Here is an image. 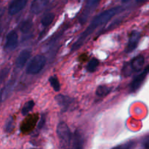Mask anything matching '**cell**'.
Instances as JSON below:
<instances>
[{
    "instance_id": "6da1fadb",
    "label": "cell",
    "mask_w": 149,
    "mask_h": 149,
    "mask_svg": "<svg viewBox=\"0 0 149 149\" xmlns=\"http://www.w3.org/2000/svg\"><path fill=\"white\" fill-rule=\"evenodd\" d=\"M122 10H123V7L121 6L113 7L112 8L108 9V10L102 12L100 14L94 17V18L92 20L89 26L87 27V29L79 35V36L77 38V40L73 44L71 48V52H74V51L79 49L97 28L107 23L115 15L119 14Z\"/></svg>"
},
{
    "instance_id": "7a4b0ae2",
    "label": "cell",
    "mask_w": 149,
    "mask_h": 149,
    "mask_svg": "<svg viewBox=\"0 0 149 149\" xmlns=\"http://www.w3.org/2000/svg\"><path fill=\"white\" fill-rule=\"evenodd\" d=\"M56 132L61 148L63 149H68L72 140V135L67 124L64 122H59L57 126Z\"/></svg>"
},
{
    "instance_id": "3957f363",
    "label": "cell",
    "mask_w": 149,
    "mask_h": 149,
    "mask_svg": "<svg viewBox=\"0 0 149 149\" xmlns=\"http://www.w3.org/2000/svg\"><path fill=\"white\" fill-rule=\"evenodd\" d=\"M145 63V58L143 55H140L135 57L132 61L127 63L122 68V74L125 77L131 75L132 73L138 72L143 68Z\"/></svg>"
},
{
    "instance_id": "277c9868",
    "label": "cell",
    "mask_w": 149,
    "mask_h": 149,
    "mask_svg": "<svg viewBox=\"0 0 149 149\" xmlns=\"http://www.w3.org/2000/svg\"><path fill=\"white\" fill-rule=\"evenodd\" d=\"M46 65V58L44 55H36L29 62L26 67V73L28 74H37L45 68Z\"/></svg>"
},
{
    "instance_id": "5b68a950",
    "label": "cell",
    "mask_w": 149,
    "mask_h": 149,
    "mask_svg": "<svg viewBox=\"0 0 149 149\" xmlns=\"http://www.w3.org/2000/svg\"><path fill=\"white\" fill-rule=\"evenodd\" d=\"M149 74V64L138 74V76L135 77L133 79V80L132 81V82L129 85V91L130 93H135L136 90H138V89L141 87V86L142 85V84L143 83V81H145L146 78L147 77V76Z\"/></svg>"
},
{
    "instance_id": "8992f818",
    "label": "cell",
    "mask_w": 149,
    "mask_h": 149,
    "mask_svg": "<svg viewBox=\"0 0 149 149\" xmlns=\"http://www.w3.org/2000/svg\"><path fill=\"white\" fill-rule=\"evenodd\" d=\"M100 0H87L86 5L82 13L79 15V23L81 24H84L88 19L90 13L98 6Z\"/></svg>"
},
{
    "instance_id": "52a82bcc",
    "label": "cell",
    "mask_w": 149,
    "mask_h": 149,
    "mask_svg": "<svg viewBox=\"0 0 149 149\" xmlns=\"http://www.w3.org/2000/svg\"><path fill=\"white\" fill-rule=\"evenodd\" d=\"M18 45V34L15 31L13 30L7 33L6 36L4 49L7 52L13 51Z\"/></svg>"
},
{
    "instance_id": "ba28073f",
    "label": "cell",
    "mask_w": 149,
    "mask_h": 149,
    "mask_svg": "<svg viewBox=\"0 0 149 149\" xmlns=\"http://www.w3.org/2000/svg\"><path fill=\"white\" fill-rule=\"evenodd\" d=\"M141 38V33L138 31H132L129 36L127 45L125 51L126 52H131L136 49Z\"/></svg>"
},
{
    "instance_id": "9c48e42d",
    "label": "cell",
    "mask_w": 149,
    "mask_h": 149,
    "mask_svg": "<svg viewBox=\"0 0 149 149\" xmlns=\"http://www.w3.org/2000/svg\"><path fill=\"white\" fill-rule=\"evenodd\" d=\"M28 0H13L8 7V13L10 15H15L25 8Z\"/></svg>"
},
{
    "instance_id": "30bf717a",
    "label": "cell",
    "mask_w": 149,
    "mask_h": 149,
    "mask_svg": "<svg viewBox=\"0 0 149 149\" xmlns=\"http://www.w3.org/2000/svg\"><path fill=\"white\" fill-rule=\"evenodd\" d=\"M55 99L57 103L59 105V106L63 111L68 110L71 105L73 103V102L74 101V98L64 95H58L55 96Z\"/></svg>"
},
{
    "instance_id": "8fae6325",
    "label": "cell",
    "mask_w": 149,
    "mask_h": 149,
    "mask_svg": "<svg viewBox=\"0 0 149 149\" xmlns=\"http://www.w3.org/2000/svg\"><path fill=\"white\" fill-rule=\"evenodd\" d=\"M31 55V52L29 49H23L20 52L15 61V65L17 68H22L24 67L27 61Z\"/></svg>"
},
{
    "instance_id": "7c38bea8",
    "label": "cell",
    "mask_w": 149,
    "mask_h": 149,
    "mask_svg": "<svg viewBox=\"0 0 149 149\" xmlns=\"http://www.w3.org/2000/svg\"><path fill=\"white\" fill-rule=\"evenodd\" d=\"M49 0H33L31 5V12L34 15L40 13L49 3Z\"/></svg>"
},
{
    "instance_id": "4fadbf2b",
    "label": "cell",
    "mask_w": 149,
    "mask_h": 149,
    "mask_svg": "<svg viewBox=\"0 0 149 149\" xmlns=\"http://www.w3.org/2000/svg\"><path fill=\"white\" fill-rule=\"evenodd\" d=\"M83 146H84V140L82 135L79 131H76L73 137L72 149H83Z\"/></svg>"
},
{
    "instance_id": "5bb4252c",
    "label": "cell",
    "mask_w": 149,
    "mask_h": 149,
    "mask_svg": "<svg viewBox=\"0 0 149 149\" xmlns=\"http://www.w3.org/2000/svg\"><path fill=\"white\" fill-rule=\"evenodd\" d=\"M55 15L54 13H46L45 15L42 17V20H41V23L45 27H47L49 25L52 24V22L55 20Z\"/></svg>"
},
{
    "instance_id": "9a60e30c",
    "label": "cell",
    "mask_w": 149,
    "mask_h": 149,
    "mask_svg": "<svg viewBox=\"0 0 149 149\" xmlns=\"http://www.w3.org/2000/svg\"><path fill=\"white\" fill-rule=\"evenodd\" d=\"M33 22L30 19H27L22 21L21 24L20 25V30L22 33H28L33 28Z\"/></svg>"
},
{
    "instance_id": "2e32d148",
    "label": "cell",
    "mask_w": 149,
    "mask_h": 149,
    "mask_svg": "<svg viewBox=\"0 0 149 149\" xmlns=\"http://www.w3.org/2000/svg\"><path fill=\"white\" fill-rule=\"evenodd\" d=\"M111 90L112 89L110 87L106 85H100L97 87L96 95L99 97H105L111 92Z\"/></svg>"
},
{
    "instance_id": "e0dca14e",
    "label": "cell",
    "mask_w": 149,
    "mask_h": 149,
    "mask_svg": "<svg viewBox=\"0 0 149 149\" xmlns=\"http://www.w3.org/2000/svg\"><path fill=\"white\" fill-rule=\"evenodd\" d=\"M35 103L33 102V100H29L27 101L24 104V106H23L21 110V113L23 116H27L29 113L32 111L33 106H34Z\"/></svg>"
},
{
    "instance_id": "ac0fdd59",
    "label": "cell",
    "mask_w": 149,
    "mask_h": 149,
    "mask_svg": "<svg viewBox=\"0 0 149 149\" xmlns=\"http://www.w3.org/2000/svg\"><path fill=\"white\" fill-rule=\"evenodd\" d=\"M99 65V61L95 58H93L89 61L87 65V70L89 72H94L97 69V66Z\"/></svg>"
},
{
    "instance_id": "d6986e66",
    "label": "cell",
    "mask_w": 149,
    "mask_h": 149,
    "mask_svg": "<svg viewBox=\"0 0 149 149\" xmlns=\"http://www.w3.org/2000/svg\"><path fill=\"white\" fill-rule=\"evenodd\" d=\"M135 145H136V143H135V141H130L114 146L111 149H132L135 146Z\"/></svg>"
},
{
    "instance_id": "ffe728a7",
    "label": "cell",
    "mask_w": 149,
    "mask_h": 149,
    "mask_svg": "<svg viewBox=\"0 0 149 149\" xmlns=\"http://www.w3.org/2000/svg\"><path fill=\"white\" fill-rule=\"evenodd\" d=\"M49 81L50 85L52 86V87L55 92H59L61 90V84H60L57 77H50L49 79Z\"/></svg>"
},
{
    "instance_id": "44dd1931",
    "label": "cell",
    "mask_w": 149,
    "mask_h": 149,
    "mask_svg": "<svg viewBox=\"0 0 149 149\" xmlns=\"http://www.w3.org/2000/svg\"><path fill=\"white\" fill-rule=\"evenodd\" d=\"M13 122H13V117H10V119L7 121V123H6V126H5V129L7 132H10L13 130V127H14V125H13Z\"/></svg>"
},
{
    "instance_id": "7402d4cb",
    "label": "cell",
    "mask_w": 149,
    "mask_h": 149,
    "mask_svg": "<svg viewBox=\"0 0 149 149\" xmlns=\"http://www.w3.org/2000/svg\"><path fill=\"white\" fill-rule=\"evenodd\" d=\"M143 146L146 148L149 149V136L147 137L146 138H145L143 141Z\"/></svg>"
},
{
    "instance_id": "603a6c76",
    "label": "cell",
    "mask_w": 149,
    "mask_h": 149,
    "mask_svg": "<svg viewBox=\"0 0 149 149\" xmlns=\"http://www.w3.org/2000/svg\"><path fill=\"white\" fill-rule=\"evenodd\" d=\"M44 123H45V119H44V118L42 117V119H41V121H40V122H39V126H38V127H39V128H42V126H43V124Z\"/></svg>"
},
{
    "instance_id": "cb8c5ba5",
    "label": "cell",
    "mask_w": 149,
    "mask_h": 149,
    "mask_svg": "<svg viewBox=\"0 0 149 149\" xmlns=\"http://www.w3.org/2000/svg\"><path fill=\"white\" fill-rule=\"evenodd\" d=\"M146 1V0H136V1L138 3H143Z\"/></svg>"
},
{
    "instance_id": "d4e9b609",
    "label": "cell",
    "mask_w": 149,
    "mask_h": 149,
    "mask_svg": "<svg viewBox=\"0 0 149 149\" xmlns=\"http://www.w3.org/2000/svg\"><path fill=\"white\" fill-rule=\"evenodd\" d=\"M130 1H131V0H122V3H127V2H129Z\"/></svg>"
},
{
    "instance_id": "484cf974",
    "label": "cell",
    "mask_w": 149,
    "mask_h": 149,
    "mask_svg": "<svg viewBox=\"0 0 149 149\" xmlns=\"http://www.w3.org/2000/svg\"><path fill=\"white\" fill-rule=\"evenodd\" d=\"M1 99H2V91H1V93H0V103L1 101Z\"/></svg>"
},
{
    "instance_id": "4316f807",
    "label": "cell",
    "mask_w": 149,
    "mask_h": 149,
    "mask_svg": "<svg viewBox=\"0 0 149 149\" xmlns=\"http://www.w3.org/2000/svg\"><path fill=\"white\" fill-rule=\"evenodd\" d=\"M1 31H2V29H1V26H0V34H1Z\"/></svg>"
}]
</instances>
